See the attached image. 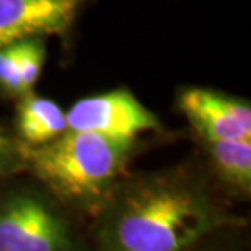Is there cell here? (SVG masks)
I'll list each match as a JSON object with an SVG mask.
<instances>
[{
	"mask_svg": "<svg viewBox=\"0 0 251 251\" xmlns=\"http://www.w3.org/2000/svg\"><path fill=\"white\" fill-rule=\"evenodd\" d=\"M97 217L100 251H189L242 222L181 175L116 184Z\"/></svg>",
	"mask_w": 251,
	"mask_h": 251,
	"instance_id": "6da1fadb",
	"label": "cell"
},
{
	"mask_svg": "<svg viewBox=\"0 0 251 251\" xmlns=\"http://www.w3.org/2000/svg\"><path fill=\"white\" fill-rule=\"evenodd\" d=\"M20 145L25 168L59 202L97 214L118 184L134 142L67 129L48 144Z\"/></svg>",
	"mask_w": 251,
	"mask_h": 251,
	"instance_id": "7a4b0ae2",
	"label": "cell"
},
{
	"mask_svg": "<svg viewBox=\"0 0 251 251\" xmlns=\"http://www.w3.org/2000/svg\"><path fill=\"white\" fill-rule=\"evenodd\" d=\"M0 251H82L57 202L33 189L0 196Z\"/></svg>",
	"mask_w": 251,
	"mask_h": 251,
	"instance_id": "3957f363",
	"label": "cell"
},
{
	"mask_svg": "<svg viewBox=\"0 0 251 251\" xmlns=\"http://www.w3.org/2000/svg\"><path fill=\"white\" fill-rule=\"evenodd\" d=\"M69 130H82L135 142L137 135L157 130L160 121L129 90L95 95L78 100L65 113Z\"/></svg>",
	"mask_w": 251,
	"mask_h": 251,
	"instance_id": "277c9868",
	"label": "cell"
},
{
	"mask_svg": "<svg viewBox=\"0 0 251 251\" xmlns=\"http://www.w3.org/2000/svg\"><path fill=\"white\" fill-rule=\"evenodd\" d=\"M179 109L204 142L251 140V106L228 95L188 88L179 95Z\"/></svg>",
	"mask_w": 251,
	"mask_h": 251,
	"instance_id": "5b68a950",
	"label": "cell"
},
{
	"mask_svg": "<svg viewBox=\"0 0 251 251\" xmlns=\"http://www.w3.org/2000/svg\"><path fill=\"white\" fill-rule=\"evenodd\" d=\"M83 0H0V49L26 38L65 31Z\"/></svg>",
	"mask_w": 251,
	"mask_h": 251,
	"instance_id": "8992f818",
	"label": "cell"
},
{
	"mask_svg": "<svg viewBox=\"0 0 251 251\" xmlns=\"http://www.w3.org/2000/svg\"><path fill=\"white\" fill-rule=\"evenodd\" d=\"M15 126L20 139L18 142L34 147L62 135L67 130V118L56 101L29 92L20 100Z\"/></svg>",
	"mask_w": 251,
	"mask_h": 251,
	"instance_id": "52a82bcc",
	"label": "cell"
},
{
	"mask_svg": "<svg viewBox=\"0 0 251 251\" xmlns=\"http://www.w3.org/2000/svg\"><path fill=\"white\" fill-rule=\"evenodd\" d=\"M204 144L220 181L235 193L250 196L251 140H214Z\"/></svg>",
	"mask_w": 251,
	"mask_h": 251,
	"instance_id": "ba28073f",
	"label": "cell"
},
{
	"mask_svg": "<svg viewBox=\"0 0 251 251\" xmlns=\"http://www.w3.org/2000/svg\"><path fill=\"white\" fill-rule=\"evenodd\" d=\"M15 49H17L22 93L26 95L31 92V88L36 85L39 75H41L44 59H46V48H44L41 36H34L17 41Z\"/></svg>",
	"mask_w": 251,
	"mask_h": 251,
	"instance_id": "9c48e42d",
	"label": "cell"
},
{
	"mask_svg": "<svg viewBox=\"0 0 251 251\" xmlns=\"http://www.w3.org/2000/svg\"><path fill=\"white\" fill-rule=\"evenodd\" d=\"M0 90L5 93L22 97V85H20L17 49L15 43L0 49Z\"/></svg>",
	"mask_w": 251,
	"mask_h": 251,
	"instance_id": "30bf717a",
	"label": "cell"
},
{
	"mask_svg": "<svg viewBox=\"0 0 251 251\" xmlns=\"http://www.w3.org/2000/svg\"><path fill=\"white\" fill-rule=\"evenodd\" d=\"M25 168L22 145L0 126V179Z\"/></svg>",
	"mask_w": 251,
	"mask_h": 251,
	"instance_id": "8fae6325",
	"label": "cell"
},
{
	"mask_svg": "<svg viewBox=\"0 0 251 251\" xmlns=\"http://www.w3.org/2000/svg\"><path fill=\"white\" fill-rule=\"evenodd\" d=\"M204 243H199L198 247H194V248H191L189 251H222V250H215V248H209V247H204Z\"/></svg>",
	"mask_w": 251,
	"mask_h": 251,
	"instance_id": "7c38bea8",
	"label": "cell"
}]
</instances>
